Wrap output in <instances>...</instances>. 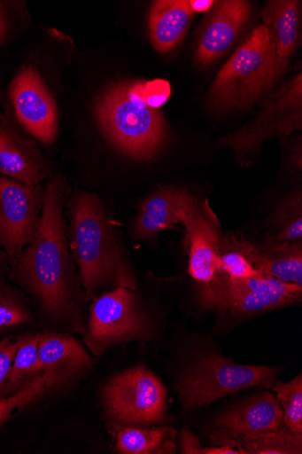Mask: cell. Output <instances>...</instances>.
I'll list each match as a JSON object with an SVG mask.
<instances>
[{
  "instance_id": "cell-11",
  "label": "cell",
  "mask_w": 302,
  "mask_h": 454,
  "mask_svg": "<svg viewBox=\"0 0 302 454\" xmlns=\"http://www.w3.org/2000/svg\"><path fill=\"white\" fill-rule=\"evenodd\" d=\"M212 426L209 439L213 445L236 449L248 438L284 427L283 411L278 399L265 392L227 411Z\"/></svg>"
},
{
  "instance_id": "cell-26",
  "label": "cell",
  "mask_w": 302,
  "mask_h": 454,
  "mask_svg": "<svg viewBox=\"0 0 302 454\" xmlns=\"http://www.w3.org/2000/svg\"><path fill=\"white\" fill-rule=\"evenodd\" d=\"M48 393L42 374L25 385L18 392L0 396V428H2L17 411L26 408Z\"/></svg>"
},
{
  "instance_id": "cell-19",
  "label": "cell",
  "mask_w": 302,
  "mask_h": 454,
  "mask_svg": "<svg viewBox=\"0 0 302 454\" xmlns=\"http://www.w3.org/2000/svg\"><path fill=\"white\" fill-rule=\"evenodd\" d=\"M193 12L186 0H159L149 15V31L154 49L160 53L174 50L186 35Z\"/></svg>"
},
{
  "instance_id": "cell-27",
  "label": "cell",
  "mask_w": 302,
  "mask_h": 454,
  "mask_svg": "<svg viewBox=\"0 0 302 454\" xmlns=\"http://www.w3.org/2000/svg\"><path fill=\"white\" fill-rule=\"evenodd\" d=\"M232 278H249L262 274L248 260L237 239L221 241L220 271Z\"/></svg>"
},
{
  "instance_id": "cell-7",
  "label": "cell",
  "mask_w": 302,
  "mask_h": 454,
  "mask_svg": "<svg viewBox=\"0 0 302 454\" xmlns=\"http://www.w3.org/2000/svg\"><path fill=\"white\" fill-rule=\"evenodd\" d=\"M206 308L234 315H253L284 308L301 301L302 286L260 275L232 278L219 272L200 292Z\"/></svg>"
},
{
  "instance_id": "cell-9",
  "label": "cell",
  "mask_w": 302,
  "mask_h": 454,
  "mask_svg": "<svg viewBox=\"0 0 302 454\" xmlns=\"http://www.w3.org/2000/svg\"><path fill=\"white\" fill-rule=\"evenodd\" d=\"M302 127V75L298 74L266 101L260 112L223 143L240 157L252 153L269 139L290 135Z\"/></svg>"
},
{
  "instance_id": "cell-14",
  "label": "cell",
  "mask_w": 302,
  "mask_h": 454,
  "mask_svg": "<svg viewBox=\"0 0 302 454\" xmlns=\"http://www.w3.org/2000/svg\"><path fill=\"white\" fill-rule=\"evenodd\" d=\"M251 15V4L244 0L215 3L198 35L196 64L207 67L228 53L249 23Z\"/></svg>"
},
{
  "instance_id": "cell-33",
  "label": "cell",
  "mask_w": 302,
  "mask_h": 454,
  "mask_svg": "<svg viewBox=\"0 0 302 454\" xmlns=\"http://www.w3.org/2000/svg\"><path fill=\"white\" fill-rule=\"evenodd\" d=\"M5 28V22L2 12H0V35H3Z\"/></svg>"
},
{
  "instance_id": "cell-13",
  "label": "cell",
  "mask_w": 302,
  "mask_h": 454,
  "mask_svg": "<svg viewBox=\"0 0 302 454\" xmlns=\"http://www.w3.org/2000/svg\"><path fill=\"white\" fill-rule=\"evenodd\" d=\"M38 356L47 391L73 386L92 368L94 360L84 347L68 333L40 334Z\"/></svg>"
},
{
  "instance_id": "cell-3",
  "label": "cell",
  "mask_w": 302,
  "mask_h": 454,
  "mask_svg": "<svg viewBox=\"0 0 302 454\" xmlns=\"http://www.w3.org/2000/svg\"><path fill=\"white\" fill-rule=\"evenodd\" d=\"M149 84L120 82L105 90L97 102L95 115L110 143L136 160L155 156L167 138L164 117Z\"/></svg>"
},
{
  "instance_id": "cell-21",
  "label": "cell",
  "mask_w": 302,
  "mask_h": 454,
  "mask_svg": "<svg viewBox=\"0 0 302 454\" xmlns=\"http://www.w3.org/2000/svg\"><path fill=\"white\" fill-rule=\"evenodd\" d=\"M114 433L118 453L163 454L176 451V432L171 427H114Z\"/></svg>"
},
{
  "instance_id": "cell-31",
  "label": "cell",
  "mask_w": 302,
  "mask_h": 454,
  "mask_svg": "<svg viewBox=\"0 0 302 454\" xmlns=\"http://www.w3.org/2000/svg\"><path fill=\"white\" fill-rule=\"evenodd\" d=\"M188 3L193 13L210 12L215 4V2H212V0H190V2Z\"/></svg>"
},
{
  "instance_id": "cell-17",
  "label": "cell",
  "mask_w": 302,
  "mask_h": 454,
  "mask_svg": "<svg viewBox=\"0 0 302 454\" xmlns=\"http://www.w3.org/2000/svg\"><path fill=\"white\" fill-rule=\"evenodd\" d=\"M195 200L189 192L176 188H160L139 206L132 229L135 241L154 239L164 230L182 223V215Z\"/></svg>"
},
{
  "instance_id": "cell-23",
  "label": "cell",
  "mask_w": 302,
  "mask_h": 454,
  "mask_svg": "<svg viewBox=\"0 0 302 454\" xmlns=\"http://www.w3.org/2000/svg\"><path fill=\"white\" fill-rule=\"evenodd\" d=\"M34 318L26 297L5 280H0V336L31 325Z\"/></svg>"
},
{
  "instance_id": "cell-20",
  "label": "cell",
  "mask_w": 302,
  "mask_h": 454,
  "mask_svg": "<svg viewBox=\"0 0 302 454\" xmlns=\"http://www.w3.org/2000/svg\"><path fill=\"white\" fill-rule=\"evenodd\" d=\"M262 17L277 55L290 59L301 44V3L273 0L267 3Z\"/></svg>"
},
{
  "instance_id": "cell-1",
  "label": "cell",
  "mask_w": 302,
  "mask_h": 454,
  "mask_svg": "<svg viewBox=\"0 0 302 454\" xmlns=\"http://www.w3.org/2000/svg\"><path fill=\"white\" fill-rule=\"evenodd\" d=\"M69 193L61 177L48 184L35 238L12 263L9 278L35 301L51 325L82 336L89 302L66 236L64 211Z\"/></svg>"
},
{
  "instance_id": "cell-22",
  "label": "cell",
  "mask_w": 302,
  "mask_h": 454,
  "mask_svg": "<svg viewBox=\"0 0 302 454\" xmlns=\"http://www.w3.org/2000/svg\"><path fill=\"white\" fill-rule=\"evenodd\" d=\"M40 334L28 333L17 340V352L7 382L0 396L12 395L41 374L38 356Z\"/></svg>"
},
{
  "instance_id": "cell-8",
  "label": "cell",
  "mask_w": 302,
  "mask_h": 454,
  "mask_svg": "<svg viewBox=\"0 0 302 454\" xmlns=\"http://www.w3.org/2000/svg\"><path fill=\"white\" fill-rule=\"evenodd\" d=\"M103 402L115 427H151L162 422L167 411L166 387L143 366L111 380L103 390Z\"/></svg>"
},
{
  "instance_id": "cell-4",
  "label": "cell",
  "mask_w": 302,
  "mask_h": 454,
  "mask_svg": "<svg viewBox=\"0 0 302 454\" xmlns=\"http://www.w3.org/2000/svg\"><path fill=\"white\" fill-rule=\"evenodd\" d=\"M289 63L277 55L266 27L258 26L213 80L209 106L219 113L247 108L277 85Z\"/></svg>"
},
{
  "instance_id": "cell-29",
  "label": "cell",
  "mask_w": 302,
  "mask_h": 454,
  "mask_svg": "<svg viewBox=\"0 0 302 454\" xmlns=\"http://www.w3.org/2000/svg\"><path fill=\"white\" fill-rule=\"evenodd\" d=\"M17 348V340L12 338L0 339V391L4 389L9 378Z\"/></svg>"
},
{
  "instance_id": "cell-25",
  "label": "cell",
  "mask_w": 302,
  "mask_h": 454,
  "mask_svg": "<svg viewBox=\"0 0 302 454\" xmlns=\"http://www.w3.org/2000/svg\"><path fill=\"white\" fill-rule=\"evenodd\" d=\"M283 411V424L295 435L302 437V376L273 387Z\"/></svg>"
},
{
  "instance_id": "cell-24",
  "label": "cell",
  "mask_w": 302,
  "mask_h": 454,
  "mask_svg": "<svg viewBox=\"0 0 302 454\" xmlns=\"http://www.w3.org/2000/svg\"><path fill=\"white\" fill-rule=\"evenodd\" d=\"M236 449L242 454H300L302 437L292 434L285 426L241 442Z\"/></svg>"
},
{
  "instance_id": "cell-5",
  "label": "cell",
  "mask_w": 302,
  "mask_h": 454,
  "mask_svg": "<svg viewBox=\"0 0 302 454\" xmlns=\"http://www.w3.org/2000/svg\"><path fill=\"white\" fill-rule=\"evenodd\" d=\"M279 371L275 366L238 364L209 353L200 357L181 380V401L188 408H197L252 387L271 388Z\"/></svg>"
},
{
  "instance_id": "cell-18",
  "label": "cell",
  "mask_w": 302,
  "mask_h": 454,
  "mask_svg": "<svg viewBox=\"0 0 302 454\" xmlns=\"http://www.w3.org/2000/svg\"><path fill=\"white\" fill-rule=\"evenodd\" d=\"M238 241L248 260L262 274L302 286L301 240L269 242L263 247Z\"/></svg>"
},
{
  "instance_id": "cell-30",
  "label": "cell",
  "mask_w": 302,
  "mask_h": 454,
  "mask_svg": "<svg viewBox=\"0 0 302 454\" xmlns=\"http://www.w3.org/2000/svg\"><path fill=\"white\" fill-rule=\"evenodd\" d=\"M181 446L183 453L197 454L201 448L198 438L190 430H185L181 436Z\"/></svg>"
},
{
  "instance_id": "cell-12",
  "label": "cell",
  "mask_w": 302,
  "mask_h": 454,
  "mask_svg": "<svg viewBox=\"0 0 302 454\" xmlns=\"http://www.w3.org/2000/svg\"><path fill=\"white\" fill-rule=\"evenodd\" d=\"M11 99L18 120L34 138L53 145L58 133L56 103L32 67L21 70L11 87Z\"/></svg>"
},
{
  "instance_id": "cell-32",
  "label": "cell",
  "mask_w": 302,
  "mask_h": 454,
  "mask_svg": "<svg viewBox=\"0 0 302 454\" xmlns=\"http://www.w3.org/2000/svg\"><path fill=\"white\" fill-rule=\"evenodd\" d=\"M11 272V261L4 250H0V280L9 278Z\"/></svg>"
},
{
  "instance_id": "cell-10",
  "label": "cell",
  "mask_w": 302,
  "mask_h": 454,
  "mask_svg": "<svg viewBox=\"0 0 302 454\" xmlns=\"http://www.w3.org/2000/svg\"><path fill=\"white\" fill-rule=\"evenodd\" d=\"M45 189L0 175V247L11 265L37 233Z\"/></svg>"
},
{
  "instance_id": "cell-16",
  "label": "cell",
  "mask_w": 302,
  "mask_h": 454,
  "mask_svg": "<svg viewBox=\"0 0 302 454\" xmlns=\"http://www.w3.org/2000/svg\"><path fill=\"white\" fill-rule=\"evenodd\" d=\"M0 175L22 184L40 185L51 175L35 143L21 136L0 116Z\"/></svg>"
},
{
  "instance_id": "cell-6",
  "label": "cell",
  "mask_w": 302,
  "mask_h": 454,
  "mask_svg": "<svg viewBox=\"0 0 302 454\" xmlns=\"http://www.w3.org/2000/svg\"><path fill=\"white\" fill-rule=\"evenodd\" d=\"M91 302L82 337L95 356L119 344L151 339V325L136 291L119 286Z\"/></svg>"
},
{
  "instance_id": "cell-28",
  "label": "cell",
  "mask_w": 302,
  "mask_h": 454,
  "mask_svg": "<svg viewBox=\"0 0 302 454\" xmlns=\"http://www.w3.org/2000/svg\"><path fill=\"white\" fill-rule=\"evenodd\" d=\"M278 232L270 238V242L301 240L302 216L301 200L297 195L283 203L275 215Z\"/></svg>"
},
{
  "instance_id": "cell-2",
  "label": "cell",
  "mask_w": 302,
  "mask_h": 454,
  "mask_svg": "<svg viewBox=\"0 0 302 454\" xmlns=\"http://www.w3.org/2000/svg\"><path fill=\"white\" fill-rule=\"evenodd\" d=\"M66 236L86 299L138 282L99 198L77 192L68 203Z\"/></svg>"
},
{
  "instance_id": "cell-15",
  "label": "cell",
  "mask_w": 302,
  "mask_h": 454,
  "mask_svg": "<svg viewBox=\"0 0 302 454\" xmlns=\"http://www.w3.org/2000/svg\"><path fill=\"white\" fill-rule=\"evenodd\" d=\"M189 250V274L198 283L211 282L220 271L221 236L217 219L207 206L194 200L185 210L182 224Z\"/></svg>"
}]
</instances>
